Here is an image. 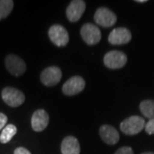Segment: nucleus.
I'll list each match as a JSON object with an SVG mask.
<instances>
[{
    "label": "nucleus",
    "mask_w": 154,
    "mask_h": 154,
    "mask_svg": "<svg viewBox=\"0 0 154 154\" xmlns=\"http://www.w3.org/2000/svg\"><path fill=\"white\" fill-rule=\"evenodd\" d=\"M136 2L137 3H146V0H136Z\"/></svg>",
    "instance_id": "4be33fe9"
},
{
    "label": "nucleus",
    "mask_w": 154,
    "mask_h": 154,
    "mask_svg": "<svg viewBox=\"0 0 154 154\" xmlns=\"http://www.w3.org/2000/svg\"><path fill=\"white\" fill-rule=\"evenodd\" d=\"M2 99L11 107H17L23 104L25 96L21 91L14 88H5L2 92Z\"/></svg>",
    "instance_id": "f03ea898"
},
{
    "label": "nucleus",
    "mask_w": 154,
    "mask_h": 154,
    "mask_svg": "<svg viewBox=\"0 0 154 154\" xmlns=\"http://www.w3.org/2000/svg\"><path fill=\"white\" fill-rule=\"evenodd\" d=\"M62 154H80L81 147L76 138L67 136L63 139L61 145Z\"/></svg>",
    "instance_id": "4468645a"
},
{
    "label": "nucleus",
    "mask_w": 154,
    "mask_h": 154,
    "mask_svg": "<svg viewBox=\"0 0 154 154\" xmlns=\"http://www.w3.org/2000/svg\"><path fill=\"white\" fill-rule=\"evenodd\" d=\"M127 56L119 51H111L106 53L104 57L105 66L110 69H120L126 64Z\"/></svg>",
    "instance_id": "39448f33"
},
{
    "label": "nucleus",
    "mask_w": 154,
    "mask_h": 154,
    "mask_svg": "<svg viewBox=\"0 0 154 154\" xmlns=\"http://www.w3.org/2000/svg\"><path fill=\"white\" fill-rule=\"evenodd\" d=\"M14 154H31V152L24 147H18L15 150Z\"/></svg>",
    "instance_id": "412c9836"
},
{
    "label": "nucleus",
    "mask_w": 154,
    "mask_h": 154,
    "mask_svg": "<svg viewBox=\"0 0 154 154\" xmlns=\"http://www.w3.org/2000/svg\"><path fill=\"white\" fill-rule=\"evenodd\" d=\"M132 38L131 33L125 28H117L113 29L108 37V41L111 45H124L128 43Z\"/></svg>",
    "instance_id": "1a4fd4ad"
},
{
    "label": "nucleus",
    "mask_w": 154,
    "mask_h": 154,
    "mask_svg": "<svg viewBox=\"0 0 154 154\" xmlns=\"http://www.w3.org/2000/svg\"><path fill=\"white\" fill-rule=\"evenodd\" d=\"M14 7V2L11 0H0V20H3L11 14Z\"/></svg>",
    "instance_id": "f3484780"
},
{
    "label": "nucleus",
    "mask_w": 154,
    "mask_h": 154,
    "mask_svg": "<svg viewBox=\"0 0 154 154\" xmlns=\"http://www.w3.org/2000/svg\"><path fill=\"white\" fill-rule=\"evenodd\" d=\"M81 34L83 40L90 45L98 44L101 39L100 30L97 26L92 23H87L83 25L81 29Z\"/></svg>",
    "instance_id": "20e7f679"
},
{
    "label": "nucleus",
    "mask_w": 154,
    "mask_h": 154,
    "mask_svg": "<svg viewBox=\"0 0 154 154\" xmlns=\"http://www.w3.org/2000/svg\"><path fill=\"white\" fill-rule=\"evenodd\" d=\"M49 37L51 42L57 46H65L69 43V33L61 25H53L49 29Z\"/></svg>",
    "instance_id": "7ed1b4c3"
},
{
    "label": "nucleus",
    "mask_w": 154,
    "mask_h": 154,
    "mask_svg": "<svg viewBox=\"0 0 154 154\" xmlns=\"http://www.w3.org/2000/svg\"><path fill=\"white\" fill-rule=\"evenodd\" d=\"M94 20L97 24L104 28L113 26L116 22V15L107 8H99L94 15Z\"/></svg>",
    "instance_id": "423d86ee"
},
{
    "label": "nucleus",
    "mask_w": 154,
    "mask_h": 154,
    "mask_svg": "<svg viewBox=\"0 0 154 154\" xmlns=\"http://www.w3.org/2000/svg\"><path fill=\"white\" fill-rule=\"evenodd\" d=\"M5 66L8 71L15 76H20L26 71V64L21 57L9 55L5 58Z\"/></svg>",
    "instance_id": "6e6552de"
},
{
    "label": "nucleus",
    "mask_w": 154,
    "mask_h": 154,
    "mask_svg": "<svg viewBox=\"0 0 154 154\" xmlns=\"http://www.w3.org/2000/svg\"><path fill=\"white\" fill-rule=\"evenodd\" d=\"M141 113L149 119H154V100H144L140 105Z\"/></svg>",
    "instance_id": "dca6fc26"
},
{
    "label": "nucleus",
    "mask_w": 154,
    "mask_h": 154,
    "mask_svg": "<svg viewBox=\"0 0 154 154\" xmlns=\"http://www.w3.org/2000/svg\"><path fill=\"white\" fill-rule=\"evenodd\" d=\"M145 120L139 116H132L122 122L120 125V128L128 135H134L140 133L145 128Z\"/></svg>",
    "instance_id": "f257e3e1"
},
{
    "label": "nucleus",
    "mask_w": 154,
    "mask_h": 154,
    "mask_svg": "<svg viewBox=\"0 0 154 154\" xmlns=\"http://www.w3.org/2000/svg\"><path fill=\"white\" fill-rule=\"evenodd\" d=\"M86 9V3L82 0L71 1L68 6L66 15L68 19L71 22H75L80 20Z\"/></svg>",
    "instance_id": "9b49d317"
},
{
    "label": "nucleus",
    "mask_w": 154,
    "mask_h": 154,
    "mask_svg": "<svg viewBox=\"0 0 154 154\" xmlns=\"http://www.w3.org/2000/svg\"><path fill=\"white\" fill-rule=\"evenodd\" d=\"M141 154H154V152H143Z\"/></svg>",
    "instance_id": "5701e85b"
},
{
    "label": "nucleus",
    "mask_w": 154,
    "mask_h": 154,
    "mask_svg": "<svg viewBox=\"0 0 154 154\" xmlns=\"http://www.w3.org/2000/svg\"><path fill=\"white\" fill-rule=\"evenodd\" d=\"M17 132V127L13 124H9L3 128V131L0 134V142L3 144L8 143L11 139L16 135Z\"/></svg>",
    "instance_id": "2eb2a0df"
},
{
    "label": "nucleus",
    "mask_w": 154,
    "mask_h": 154,
    "mask_svg": "<svg viewBox=\"0 0 154 154\" xmlns=\"http://www.w3.org/2000/svg\"><path fill=\"white\" fill-rule=\"evenodd\" d=\"M115 154H134V152L131 147H128V146H123L121 147L120 149H118Z\"/></svg>",
    "instance_id": "6ab92c4d"
},
{
    "label": "nucleus",
    "mask_w": 154,
    "mask_h": 154,
    "mask_svg": "<svg viewBox=\"0 0 154 154\" xmlns=\"http://www.w3.org/2000/svg\"><path fill=\"white\" fill-rule=\"evenodd\" d=\"M62 71L58 67L51 66L45 69L40 75V80L45 86L52 87L60 82Z\"/></svg>",
    "instance_id": "0eeeda50"
},
{
    "label": "nucleus",
    "mask_w": 154,
    "mask_h": 154,
    "mask_svg": "<svg viewBox=\"0 0 154 154\" xmlns=\"http://www.w3.org/2000/svg\"><path fill=\"white\" fill-rule=\"evenodd\" d=\"M85 81L81 76L71 77L63 86V93L65 95H75L82 91L85 88Z\"/></svg>",
    "instance_id": "9d476101"
},
{
    "label": "nucleus",
    "mask_w": 154,
    "mask_h": 154,
    "mask_svg": "<svg viewBox=\"0 0 154 154\" xmlns=\"http://www.w3.org/2000/svg\"><path fill=\"white\" fill-rule=\"evenodd\" d=\"M7 121H8V118H7L6 115L0 112V130L5 127Z\"/></svg>",
    "instance_id": "aec40b11"
},
{
    "label": "nucleus",
    "mask_w": 154,
    "mask_h": 154,
    "mask_svg": "<svg viewBox=\"0 0 154 154\" xmlns=\"http://www.w3.org/2000/svg\"><path fill=\"white\" fill-rule=\"evenodd\" d=\"M145 130L148 134H154V119H150L145 125Z\"/></svg>",
    "instance_id": "a211bd4d"
},
{
    "label": "nucleus",
    "mask_w": 154,
    "mask_h": 154,
    "mask_svg": "<svg viewBox=\"0 0 154 154\" xmlns=\"http://www.w3.org/2000/svg\"><path fill=\"white\" fill-rule=\"evenodd\" d=\"M49 123V116L44 110H36L32 116L31 124L34 131L40 132L44 130Z\"/></svg>",
    "instance_id": "f8f14e48"
},
{
    "label": "nucleus",
    "mask_w": 154,
    "mask_h": 154,
    "mask_svg": "<svg viewBox=\"0 0 154 154\" xmlns=\"http://www.w3.org/2000/svg\"><path fill=\"white\" fill-rule=\"evenodd\" d=\"M99 135L103 141L108 145H115L119 140V134L115 128L110 125H103L99 129Z\"/></svg>",
    "instance_id": "ddd939ff"
}]
</instances>
